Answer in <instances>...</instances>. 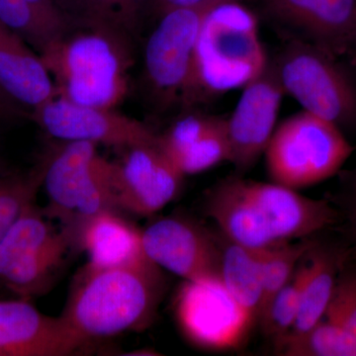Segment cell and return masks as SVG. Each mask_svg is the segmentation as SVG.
I'll use <instances>...</instances> for the list:
<instances>
[{"mask_svg": "<svg viewBox=\"0 0 356 356\" xmlns=\"http://www.w3.org/2000/svg\"><path fill=\"white\" fill-rule=\"evenodd\" d=\"M205 212L222 235L252 250L310 238L339 217L327 200L238 175L225 178L208 191Z\"/></svg>", "mask_w": 356, "mask_h": 356, "instance_id": "6da1fadb", "label": "cell"}, {"mask_svg": "<svg viewBox=\"0 0 356 356\" xmlns=\"http://www.w3.org/2000/svg\"><path fill=\"white\" fill-rule=\"evenodd\" d=\"M165 280L156 264L79 269L70 285L60 317L86 344L153 322Z\"/></svg>", "mask_w": 356, "mask_h": 356, "instance_id": "7a4b0ae2", "label": "cell"}, {"mask_svg": "<svg viewBox=\"0 0 356 356\" xmlns=\"http://www.w3.org/2000/svg\"><path fill=\"white\" fill-rule=\"evenodd\" d=\"M133 41L106 28L74 25L39 56L57 95L84 106L115 109L128 93Z\"/></svg>", "mask_w": 356, "mask_h": 356, "instance_id": "3957f363", "label": "cell"}, {"mask_svg": "<svg viewBox=\"0 0 356 356\" xmlns=\"http://www.w3.org/2000/svg\"><path fill=\"white\" fill-rule=\"evenodd\" d=\"M268 60L254 13L243 0L217 2L201 25L184 108L243 88Z\"/></svg>", "mask_w": 356, "mask_h": 356, "instance_id": "277c9868", "label": "cell"}, {"mask_svg": "<svg viewBox=\"0 0 356 356\" xmlns=\"http://www.w3.org/2000/svg\"><path fill=\"white\" fill-rule=\"evenodd\" d=\"M98 145L60 142L42 156L48 218L70 232L103 210L118 209L114 193V163L103 159Z\"/></svg>", "mask_w": 356, "mask_h": 356, "instance_id": "5b68a950", "label": "cell"}, {"mask_svg": "<svg viewBox=\"0 0 356 356\" xmlns=\"http://www.w3.org/2000/svg\"><path fill=\"white\" fill-rule=\"evenodd\" d=\"M353 152L341 128L302 110L276 126L264 156L271 181L298 191L334 177Z\"/></svg>", "mask_w": 356, "mask_h": 356, "instance_id": "8992f818", "label": "cell"}, {"mask_svg": "<svg viewBox=\"0 0 356 356\" xmlns=\"http://www.w3.org/2000/svg\"><path fill=\"white\" fill-rule=\"evenodd\" d=\"M274 62L285 95L303 110L343 131L356 128V79L339 58L292 39Z\"/></svg>", "mask_w": 356, "mask_h": 356, "instance_id": "52a82bcc", "label": "cell"}, {"mask_svg": "<svg viewBox=\"0 0 356 356\" xmlns=\"http://www.w3.org/2000/svg\"><path fill=\"white\" fill-rule=\"evenodd\" d=\"M72 250L43 209L32 202L0 243V284L21 299L46 294L55 284Z\"/></svg>", "mask_w": 356, "mask_h": 356, "instance_id": "ba28073f", "label": "cell"}, {"mask_svg": "<svg viewBox=\"0 0 356 356\" xmlns=\"http://www.w3.org/2000/svg\"><path fill=\"white\" fill-rule=\"evenodd\" d=\"M219 1L175 8L158 16L145 47L144 74L149 93L161 108L184 107L201 25Z\"/></svg>", "mask_w": 356, "mask_h": 356, "instance_id": "9c48e42d", "label": "cell"}, {"mask_svg": "<svg viewBox=\"0 0 356 356\" xmlns=\"http://www.w3.org/2000/svg\"><path fill=\"white\" fill-rule=\"evenodd\" d=\"M175 309L182 334L205 350L238 348L254 325L222 281L184 280L178 290Z\"/></svg>", "mask_w": 356, "mask_h": 356, "instance_id": "30bf717a", "label": "cell"}, {"mask_svg": "<svg viewBox=\"0 0 356 356\" xmlns=\"http://www.w3.org/2000/svg\"><path fill=\"white\" fill-rule=\"evenodd\" d=\"M145 252L156 266L185 281L221 280V236L187 218L168 216L142 229Z\"/></svg>", "mask_w": 356, "mask_h": 356, "instance_id": "8fae6325", "label": "cell"}, {"mask_svg": "<svg viewBox=\"0 0 356 356\" xmlns=\"http://www.w3.org/2000/svg\"><path fill=\"white\" fill-rule=\"evenodd\" d=\"M30 120L60 142H88L126 149L153 142L159 135L143 122L115 109L84 106L58 95L32 110Z\"/></svg>", "mask_w": 356, "mask_h": 356, "instance_id": "7c38bea8", "label": "cell"}, {"mask_svg": "<svg viewBox=\"0 0 356 356\" xmlns=\"http://www.w3.org/2000/svg\"><path fill=\"white\" fill-rule=\"evenodd\" d=\"M242 95L227 118L229 161L238 175L252 170L273 137L285 95L274 58L259 76L243 86Z\"/></svg>", "mask_w": 356, "mask_h": 356, "instance_id": "4fadbf2b", "label": "cell"}, {"mask_svg": "<svg viewBox=\"0 0 356 356\" xmlns=\"http://www.w3.org/2000/svg\"><path fill=\"white\" fill-rule=\"evenodd\" d=\"M121 161L114 163L117 208L139 216H153L179 194L184 173L168 158L158 138L126 147Z\"/></svg>", "mask_w": 356, "mask_h": 356, "instance_id": "5bb4252c", "label": "cell"}, {"mask_svg": "<svg viewBox=\"0 0 356 356\" xmlns=\"http://www.w3.org/2000/svg\"><path fill=\"white\" fill-rule=\"evenodd\" d=\"M261 6L291 40L337 58L356 47V0H261Z\"/></svg>", "mask_w": 356, "mask_h": 356, "instance_id": "9a60e30c", "label": "cell"}, {"mask_svg": "<svg viewBox=\"0 0 356 356\" xmlns=\"http://www.w3.org/2000/svg\"><path fill=\"white\" fill-rule=\"evenodd\" d=\"M86 346L60 316L44 315L30 300H0V356H67Z\"/></svg>", "mask_w": 356, "mask_h": 356, "instance_id": "2e32d148", "label": "cell"}, {"mask_svg": "<svg viewBox=\"0 0 356 356\" xmlns=\"http://www.w3.org/2000/svg\"><path fill=\"white\" fill-rule=\"evenodd\" d=\"M64 233L72 252H86L88 264L95 266H140L153 262L145 252L142 229L115 208L103 210Z\"/></svg>", "mask_w": 356, "mask_h": 356, "instance_id": "e0dca14e", "label": "cell"}, {"mask_svg": "<svg viewBox=\"0 0 356 356\" xmlns=\"http://www.w3.org/2000/svg\"><path fill=\"white\" fill-rule=\"evenodd\" d=\"M159 144L184 177L229 161L227 118L188 113L159 134Z\"/></svg>", "mask_w": 356, "mask_h": 356, "instance_id": "ac0fdd59", "label": "cell"}, {"mask_svg": "<svg viewBox=\"0 0 356 356\" xmlns=\"http://www.w3.org/2000/svg\"><path fill=\"white\" fill-rule=\"evenodd\" d=\"M0 89L30 111L57 95L53 79L39 54L1 23Z\"/></svg>", "mask_w": 356, "mask_h": 356, "instance_id": "d6986e66", "label": "cell"}, {"mask_svg": "<svg viewBox=\"0 0 356 356\" xmlns=\"http://www.w3.org/2000/svg\"><path fill=\"white\" fill-rule=\"evenodd\" d=\"M306 259L307 273L298 316L288 336L303 334L324 318L343 269L344 255L334 248L323 247L316 243Z\"/></svg>", "mask_w": 356, "mask_h": 356, "instance_id": "ffe728a7", "label": "cell"}, {"mask_svg": "<svg viewBox=\"0 0 356 356\" xmlns=\"http://www.w3.org/2000/svg\"><path fill=\"white\" fill-rule=\"evenodd\" d=\"M221 250L222 284L241 308L257 322L264 302V288L255 250L229 240L222 234Z\"/></svg>", "mask_w": 356, "mask_h": 356, "instance_id": "44dd1931", "label": "cell"}, {"mask_svg": "<svg viewBox=\"0 0 356 356\" xmlns=\"http://www.w3.org/2000/svg\"><path fill=\"white\" fill-rule=\"evenodd\" d=\"M72 24L95 26L134 39L149 0H58Z\"/></svg>", "mask_w": 356, "mask_h": 356, "instance_id": "7402d4cb", "label": "cell"}, {"mask_svg": "<svg viewBox=\"0 0 356 356\" xmlns=\"http://www.w3.org/2000/svg\"><path fill=\"white\" fill-rule=\"evenodd\" d=\"M0 23L38 54L74 26L54 20L25 0H0Z\"/></svg>", "mask_w": 356, "mask_h": 356, "instance_id": "603a6c76", "label": "cell"}, {"mask_svg": "<svg viewBox=\"0 0 356 356\" xmlns=\"http://www.w3.org/2000/svg\"><path fill=\"white\" fill-rule=\"evenodd\" d=\"M306 255L291 280L267 302L259 315V324L264 336L270 339L275 346L289 334L296 322L306 277Z\"/></svg>", "mask_w": 356, "mask_h": 356, "instance_id": "cb8c5ba5", "label": "cell"}, {"mask_svg": "<svg viewBox=\"0 0 356 356\" xmlns=\"http://www.w3.org/2000/svg\"><path fill=\"white\" fill-rule=\"evenodd\" d=\"M315 245V241L305 238H300L298 242L288 241L254 250L261 266L264 288L261 311L267 302L291 280L300 262Z\"/></svg>", "mask_w": 356, "mask_h": 356, "instance_id": "d4e9b609", "label": "cell"}, {"mask_svg": "<svg viewBox=\"0 0 356 356\" xmlns=\"http://www.w3.org/2000/svg\"><path fill=\"white\" fill-rule=\"evenodd\" d=\"M44 161L40 159L29 170L0 175V243L23 210L36 201L43 184Z\"/></svg>", "mask_w": 356, "mask_h": 356, "instance_id": "484cf974", "label": "cell"}, {"mask_svg": "<svg viewBox=\"0 0 356 356\" xmlns=\"http://www.w3.org/2000/svg\"><path fill=\"white\" fill-rule=\"evenodd\" d=\"M275 348L286 356H356V344L324 318L303 334L287 336Z\"/></svg>", "mask_w": 356, "mask_h": 356, "instance_id": "4316f807", "label": "cell"}, {"mask_svg": "<svg viewBox=\"0 0 356 356\" xmlns=\"http://www.w3.org/2000/svg\"><path fill=\"white\" fill-rule=\"evenodd\" d=\"M323 318L356 344V269H341Z\"/></svg>", "mask_w": 356, "mask_h": 356, "instance_id": "83f0119b", "label": "cell"}, {"mask_svg": "<svg viewBox=\"0 0 356 356\" xmlns=\"http://www.w3.org/2000/svg\"><path fill=\"white\" fill-rule=\"evenodd\" d=\"M30 110L14 102L13 98L0 89V134L30 119Z\"/></svg>", "mask_w": 356, "mask_h": 356, "instance_id": "f1b7e54d", "label": "cell"}, {"mask_svg": "<svg viewBox=\"0 0 356 356\" xmlns=\"http://www.w3.org/2000/svg\"><path fill=\"white\" fill-rule=\"evenodd\" d=\"M25 1L58 22L63 23V24L74 25L69 16L65 14L58 0H25Z\"/></svg>", "mask_w": 356, "mask_h": 356, "instance_id": "f546056e", "label": "cell"}, {"mask_svg": "<svg viewBox=\"0 0 356 356\" xmlns=\"http://www.w3.org/2000/svg\"><path fill=\"white\" fill-rule=\"evenodd\" d=\"M211 1L215 0H149V7L156 16H159L172 9L200 6Z\"/></svg>", "mask_w": 356, "mask_h": 356, "instance_id": "4dcf8cb0", "label": "cell"}, {"mask_svg": "<svg viewBox=\"0 0 356 356\" xmlns=\"http://www.w3.org/2000/svg\"><path fill=\"white\" fill-rule=\"evenodd\" d=\"M350 231L353 233V240L356 245V208L350 210Z\"/></svg>", "mask_w": 356, "mask_h": 356, "instance_id": "1f68e13d", "label": "cell"}, {"mask_svg": "<svg viewBox=\"0 0 356 356\" xmlns=\"http://www.w3.org/2000/svg\"><path fill=\"white\" fill-rule=\"evenodd\" d=\"M356 208V172L353 179V186H351V202L350 209Z\"/></svg>", "mask_w": 356, "mask_h": 356, "instance_id": "d6a6232c", "label": "cell"}, {"mask_svg": "<svg viewBox=\"0 0 356 356\" xmlns=\"http://www.w3.org/2000/svg\"><path fill=\"white\" fill-rule=\"evenodd\" d=\"M10 170H11L8 168V165H7L6 159H4V161H0V175H1V173L10 172Z\"/></svg>", "mask_w": 356, "mask_h": 356, "instance_id": "836d02e7", "label": "cell"}, {"mask_svg": "<svg viewBox=\"0 0 356 356\" xmlns=\"http://www.w3.org/2000/svg\"><path fill=\"white\" fill-rule=\"evenodd\" d=\"M4 159H6V158H4V154H2L1 147H0V161H4Z\"/></svg>", "mask_w": 356, "mask_h": 356, "instance_id": "e575fe53", "label": "cell"}]
</instances>
